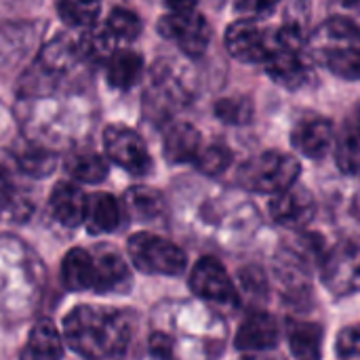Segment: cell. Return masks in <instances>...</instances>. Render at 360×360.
<instances>
[{"instance_id":"obj_37","label":"cell","mask_w":360,"mask_h":360,"mask_svg":"<svg viewBox=\"0 0 360 360\" xmlns=\"http://www.w3.org/2000/svg\"><path fill=\"white\" fill-rule=\"evenodd\" d=\"M338 6H342L348 15L360 19V0H335Z\"/></svg>"},{"instance_id":"obj_35","label":"cell","mask_w":360,"mask_h":360,"mask_svg":"<svg viewBox=\"0 0 360 360\" xmlns=\"http://www.w3.org/2000/svg\"><path fill=\"white\" fill-rule=\"evenodd\" d=\"M150 354L158 359H169L173 356V342L165 333H154L150 338Z\"/></svg>"},{"instance_id":"obj_29","label":"cell","mask_w":360,"mask_h":360,"mask_svg":"<svg viewBox=\"0 0 360 360\" xmlns=\"http://www.w3.org/2000/svg\"><path fill=\"white\" fill-rule=\"evenodd\" d=\"M17 158V165H19V171L32 175V177H44L49 175L53 169H55V154L49 152V150H42V148H27L25 152H21Z\"/></svg>"},{"instance_id":"obj_7","label":"cell","mask_w":360,"mask_h":360,"mask_svg":"<svg viewBox=\"0 0 360 360\" xmlns=\"http://www.w3.org/2000/svg\"><path fill=\"white\" fill-rule=\"evenodd\" d=\"M226 46L230 55L243 63H259L266 61L274 44L270 42L268 32L255 19L234 21L226 32Z\"/></svg>"},{"instance_id":"obj_9","label":"cell","mask_w":360,"mask_h":360,"mask_svg":"<svg viewBox=\"0 0 360 360\" xmlns=\"http://www.w3.org/2000/svg\"><path fill=\"white\" fill-rule=\"evenodd\" d=\"M333 122L319 114H306L302 116L291 131V143L293 148L304 154L306 158L321 160L327 156V152L333 146Z\"/></svg>"},{"instance_id":"obj_2","label":"cell","mask_w":360,"mask_h":360,"mask_svg":"<svg viewBox=\"0 0 360 360\" xmlns=\"http://www.w3.org/2000/svg\"><path fill=\"white\" fill-rule=\"evenodd\" d=\"M300 171L302 165L295 156L272 150L249 160L240 171V181L253 192L274 196L293 186L297 181Z\"/></svg>"},{"instance_id":"obj_25","label":"cell","mask_w":360,"mask_h":360,"mask_svg":"<svg viewBox=\"0 0 360 360\" xmlns=\"http://www.w3.org/2000/svg\"><path fill=\"white\" fill-rule=\"evenodd\" d=\"M57 13L61 21L68 23L70 27H91L101 13V2L99 0H59Z\"/></svg>"},{"instance_id":"obj_1","label":"cell","mask_w":360,"mask_h":360,"mask_svg":"<svg viewBox=\"0 0 360 360\" xmlns=\"http://www.w3.org/2000/svg\"><path fill=\"white\" fill-rule=\"evenodd\" d=\"M133 327L127 314L112 308L78 306L63 319V342L84 359L120 356L129 348Z\"/></svg>"},{"instance_id":"obj_36","label":"cell","mask_w":360,"mask_h":360,"mask_svg":"<svg viewBox=\"0 0 360 360\" xmlns=\"http://www.w3.org/2000/svg\"><path fill=\"white\" fill-rule=\"evenodd\" d=\"M169 4L171 11L175 13H186V11H194V6L198 4V0H165Z\"/></svg>"},{"instance_id":"obj_15","label":"cell","mask_w":360,"mask_h":360,"mask_svg":"<svg viewBox=\"0 0 360 360\" xmlns=\"http://www.w3.org/2000/svg\"><path fill=\"white\" fill-rule=\"evenodd\" d=\"M202 148V139L196 127L190 122H177L165 133L162 141V152L169 162L181 165V162H192Z\"/></svg>"},{"instance_id":"obj_3","label":"cell","mask_w":360,"mask_h":360,"mask_svg":"<svg viewBox=\"0 0 360 360\" xmlns=\"http://www.w3.org/2000/svg\"><path fill=\"white\" fill-rule=\"evenodd\" d=\"M129 257L137 270L160 276H177L188 264L186 253L175 243L150 232H137L129 238Z\"/></svg>"},{"instance_id":"obj_33","label":"cell","mask_w":360,"mask_h":360,"mask_svg":"<svg viewBox=\"0 0 360 360\" xmlns=\"http://www.w3.org/2000/svg\"><path fill=\"white\" fill-rule=\"evenodd\" d=\"M335 350L342 359H360V325H352L338 335Z\"/></svg>"},{"instance_id":"obj_21","label":"cell","mask_w":360,"mask_h":360,"mask_svg":"<svg viewBox=\"0 0 360 360\" xmlns=\"http://www.w3.org/2000/svg\"><path fill=\"white\" fill-rule=\"evenodd\" d=\"M165 198L158 190L148 186L129 188L122 196V211L131 219H154L162 213Z\"/></svg>"},{"instance_id":"obj_26","label":"cell","mask_w":360,"mask_h":360,"mask_svg":"<svg viewBox=\"0 0 360 360\" xmlns=\"http://www.w3.org/2000/svg\"><path fill=\"white\" fill-rule=\"evenodd\" d=\"M108 171L110 165L99 154H78L68 162V173L82 184H99L108 177Z\"/></svg>"},{"instance_id":"obj_27","label":"cell","mask_w":360,"mask_h":360,"mask_svg":"<svg viewBox=\"0 0 360 360\" xmlns=\"http://www.w3.org/2000/svg\"><path fill=\"white\" fill-rule=\"evenodd\" d=\"M108 32L114 36V40H122V42H131L141 34V19L127 8H114L108 17L105 23Z\"/></svg>"},{"instance_id":"obj_20","label":"cell","mask_w":360,"mask_h":360,"mask_svg":"<svg viewBox=\"0 0 360 360\" xmlns=\"http://www.w3.org/2000/svg\"><path fill=\"white\" fill-rule=\"evenodd\" d=\"M95 278V259L84 249H72L61 262V281L70 291L93 289Z\"/></svg>"},{"instance_id":"obj_28","label":"cell","mask_w":360,"mask_h":360,"mask_svg":"<svg viewBox=\"0 0 360 360\" xmlns=\"http://www.w3.org/2000/svg\"><path fill=\"white\" fill-rule=\"evenodd\" d=\"M215 116L232 127H240L251 122L253 118V103L249 97H228L217 101L215 105Z\"/></svg>"},{"instance_id":"obj_14","label":"cell","mask_w":360,"mask_h":360,"mask_svg":"<svg viewBox=\"0 0 360 360\" xmlns=\"http://www.w3.org/2000/svg\"><path fill=\"white\" fill-rule=\"evenodd\" d=\"M49 205H51L53 217L61 226L76 228V226L84 224L89 196L78 186L68 184V181H59L51 192V202Z\"/></svg>"},{"instance_id":"obj_18","label":"cell","mask_w":360,"mask_h":360,"mask_svg":"<svg viewBox=\"0 0 360 360\" xmlns=\"http://www.w3.org/2000/svg\"><path fill=\"white\" fill-rule=\"evenodd\" d=\"M274 270L278 276V285L287 300H300L310 293L308 270L304 259L295 253H281L274 262Z\"/></svg>"},{"instance_id":"obj_32","label":"cell","mask_w":360,"mask_h":360,"mask_svg":"<svg viewBox=\"0 0 360 360\" xmlns=\"http://www.w3.org/2000/svg\"><path fill=\"white\" fill-rule=\"evenodd\" d=\"M281 0H234V8L247 19H266L274 13Z\"/></svg>"},{"instance_id":"obj_34","label":"cell","mask_w":360,"mask_h":360,"mask_svg":"<svg viewBox=\"0 0 360 360\" xmlns=\"http://www.w3.org/2000/svg\"><path fill=\"white\" fill-rule=\"evenodd\" d=\"M310 0H289V6L285 11V23L287 25H295V27H304L310 21Z\"/></svg>"},{"instance_id":"obj_11","label":"cell","mask_w":360,"mask_h":360,"mask_svg":"<svg viewBox=\"0 0 360 360\" xmlns=\"http://www.w3.org/2000/svg\"><path fill=\"white\" fill-rule=\"evenodd\" d=\"M268 76L285 86V89H300L310 80V68L304 63V59L300 57V51H289L283 46H274L270 51V55L264 61Z\"/></svg>"},{"instance_id":"obj_6","label":"cell","mask_w":360,"mask_h":360,"mask_svg":"<svg viewBox=\"0 0 360 360\" xmlns=\"http://www.w3.org/2000/svg\"><path fill=\"white\" fill-rule=\"evenodd\" d=\"M323 281L335 295H352L360 291V238L338 245L327 257Z\"/></svg>"},{"instance_id":"obj_10","label":"cell","mask_w":360,"mask_h":360,"mask_svg":"<svg viewBox=\"0 0 360 360\" xmlns=\"http://www.w3.org/2000/svg\"><path fill=\"white\" fill-rule=\"evenodd\" d=\"M316 211L314 196L304 186H289L287 190L274 194L270 200V217L285 228H302L306 226Z\"/></svg>"},{"instance_id":"obj_22","label":"cell","mask_w":360,"mask_h":360,"mask_svg":"<svg viewBox=\"0 0 360 360\" xmlns=\"http://www.w3.org/2000/svg\"><path fill=\"white\" fill-rule=\"evenodd\" d=\"M23 356L27 359H61L63 356V342L57 327L51 321H40L32 329Z\"/></svg>"},{"instance_id":"obj_16","label":"cell","mask_w":360,"mask_h":360,"mask_svg":"<svg viewBox=\"0 0 360 360\" xmlns=\"http://www.w3.org/2000/svg\"><path fill=\"white\" fill-rule=\"evenodd\" d=\"M122 215H124L122 205L114 196L93 194V196H89L84 224H86V230L91 234H108L120 226Z\"/></svg>"},{"instance_id":"obj_30","label":"cell","mask_w":360,"mask_h":360,"mask_svg":"<svg viewBox=\"0 0 360 360\" xmlns=\"http://www.w3.org/2000/svg\"><path fill=\"white\" fill-rule=\"evenodd\" d=\"M194 162H196L198 171H202L205 175L215 177V175L224 173V171L230 167V162H232V152H230L228 148L215 143V146H209V148H200V152H198V156L194 158Z\"/></svg>"},{"instance_id":"obj_5","label":"cell","mask_w":360,"mask_h":360,"mask_svg":"<svg viewBox=\"0 0 360 360\" xmlns=\"http://www.w3.org/2000/svg\"><path fill=\"white\" fill-rule=\"evenodd\" d=\"M103 148L105 156L131 175H146L152 169V158L146 141L129 127H108L103 131Z\"/></svg>"},{"instance_id":"obj_12","label":"cell","mask_w":360,"mask_h":360,"mask_svg":"<svg viewBox=\"0 0 360 360\" xmlns=\"http://www.w3.org/2000/svg\"><path fill=\"white\" fill-rule=\"evenodd\" d=\"M281 327L274 316L266 312L251 314L236 333V348L243 352H264L278 344Z\"/></svg>"},{"instance_id":"obj_23","label":"cell","mask_w":360,"mask_h":360,"mask_svg":"<svg viewBox=\"0 0 360 360\" xmlns=\"http://www.w3.org/2000/svg\"><path fill=\"white\" fill-rule=\"evenodd\" d=\"M289 348L297 359H316L321 356L323 346V327L319 323H289Z\"/></svg>"},{"instance_id":"obj_8","label":"cell","mask_w":360,"mask_h":360,"mask_svg":"<svg viewBox=\"0 0 360 360\" xmlns=\"http://www.w3.org/2000/svg\"><path fill=\"white\" fill-rule=\"evenodd\" d=\"M190 289L200 300L215 304H234L238 300L232 278L228 276L226 268L213 257H205L192 268Z\"/></svg>"},{"instance_id":"obj_24","label":"cell","mask_w":360,"mask_h":360,"mask_svg":"<svg viewBox=\"0 0 360 360\" xmlns=\"http://www.w3.org/2000/svg\"><path fill=\"white\" fill-rule=\"evenodd\" d=\"M319 55L335 76L346 80H360V44L327 49Z\"/></svg>"},{"instance_id":"obj_13","label":"cell","mask_w":360,"mask_h":360,"mask_svg":"<svg viewBox=\"0 0 360 360\" xmlns=\"http://www.w3.org/2000/svg\"><path fill=\"white\" fill-rule=\"evenodd\" d=\"M95 259L93 291L97 293H127L131 287V272L127 262L116 251H99Z\"/></svg>"},{"instance_id":"obj_17","label":"cell","mask_w":360,"mask_h":360,"mask_svg":"<svg viewBox=\"0 0 360 360\" xmlns=\"http://www.w3.org/2000/svg\"><path fill=\"white\" fill-rule=\"evenodd\" d=\"M314 51L323 53L335 46L360 44V27L348 15H333L329 17L314 34Z\"/></svg>"},{"instance_id":"obj_4","label":"cell","mask_w":360,"mask_h":360,"mask_svg":"<svg viewBox=\"0 0 360 360\" xmlns=\"http://www.w3.org/2000/svg\"><path fill=\"white\" fill-rule=\"evenodd\" d=\"M158 32L162 38L173 40L188 57H202L211 44V25L196 11L165 15L158 21Z\"/></svg>"},{"instance_id":"obj_19","label":"cell","mask_w":360,"mask_h":360,"mask_svg":"<svg viewBox=\"0 0 360 360\" xmlns=\"http://www.w3.org/2000/svg\"><path fill=\"white\" fill-rule=\"evenodd\" d=\"M143 74V59L139 53L131 51V49H122V51H114L108 59V84L112 89L118 91H127L133 84H137V80Z\"/></svg>"},{"instance_id":"obj_31","label":"cell","mask_w":360,"mask_h":360,"mask_svg":"<svg viewBox=\"0 0 360 360\" xmlns=\"http://www.w3.org/2000/svg\"><path fill=\"white\" fill-rule=\"evenodd\" d=\"M15 171H19L17 158L0 150V202H6L15 192Z\"/></svg>"}]
</instances>
